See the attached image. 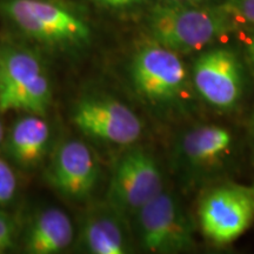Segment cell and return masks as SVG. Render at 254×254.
I'll return each mask as SVG.
<instances>
[{
	"label": "cell",
	"mask_w": 254,
	"mask_h": 254,
	"mask_svg": "<svg viewBox=\"0 0 254 254\" xmlns=\"http://www.w3.org/2000/svg\"><path fill=\"white\" fill-rule=\"evenodd\" d=\"M252 136H253V141H254V116H253V118H252Z\"/></svg>",
	"instance_id": "603a6c76"
},
{
	"label": "cell",
	"mask_w": 254,
	"mask_h": 254,
	"mask_svg": "<svg viewBox=\"0 0 254 254\" xmlns=\"http://www.w3.org/2000/svg\"><path fill=\"white\" fill-rule=\"evenodd\" d=\"M234 151V135L219 125H198L180 134L174 145L178 176L187 185L217 172Z\"/></svg>",
	"instance_id": "52a82bcc"
},
{
	"label": "cell",
	"mask_w": 254,
	"mask_h": 254,
	"mask_svg": "<svg viewBox=\"0 0 254 254\" xmlns=\"http://www.w3.org/2000/svg\"><path fill=\"white\" fill-rule=\"evenodd\" d=\"M72 119L84 134L114 145L134 144L142 133L139 117L113 98H84L75 105Z\"/></svg>",
	"instance_id": "ba28073f"
},
{
	"label": "cell",
	"mask_w": 254,
	"mask_h": 254,
	"mask_svg": "<svg viewBox=\"0 0 254 254\" xmlns=\"http://www.w3.org/2000/svg\"><path fill=\"white\" fill-rule=\"evenodd\" d=\"M234 19L220 7L165 2L152 8L148 26L155 43L179 53L202 50L233 28Z\"/></svg>",
	"instance_id": "6da1fadb"
},
{
	"label": "cell",
	"mask_w": 254,
	"mask_h": 254,
	"mask_svg": "<svg viewBox=\"0 0 254 254\" xmlns=\"http://www.w3.org/2000/svg\"><path fill=\"white\" fill-rule=\"evenodd\" d=\"M41 72L43 65L36 53L17 47L0 51V105Z\"/></svg>",
	"instance_id": "5bb4252c"
},
{
	"label": "cell",
	"mask_w": 254,
	"mask_h": 254,
	"mask_svg": "<svg viewBox=\"0 0 254 254\" xmlns=\"http://www.w3.org/2000/svg\"><path fill=\"white\" fill-rule=\"evenodd\" d=\"M99 166L86 144L69 140L60 145L51 165L49 178L53 187L66 198L82 200L93 192Z\"/></svg>",
	"instance_id": "30bf717a"
},
{
	"label": "cell",
	"mask_w": 254,
	"mask_h": 254,
	"mask_svg": "<svg viewBox=\"0 0 254 254\" xmlns=\"http://www.w3.org/2000/svg\"><path fill=\"white\" fill-rule=\"evenodd\" d=\"M131 77L136 92L155 106L179 109L190 99V79L183 60L158 43L135 53Z\"/></svg>",
	"instance_id": "7a4b0ae2"
},
{
	"label": "cell",
	"mask_w": 254,
	"mask_h": 254,
	"mask_svg": "<svg viewBox=\"0 0 254 254\" xmlns=\"http://www.w3.org/2000/svg\"><path fill=\"white\" fill-rule=\"evenodd\" d=\"M172 1H178V2H196V1H201V0H172Z\"/></svg>",
	"instance_id": "7402d4cb"
},
{
	"label": "cell",
	"mask_w": 254,
	"mask_h": 254,
	"mask_svg": "<svg viewBox=\"0 0 254 254\" xmlns=\"http://www.w3.org/2000/svg\"><path fill=\"white\" fill-rule=\"evenodd\" d=\"M14 227L8 215L0 213V253H4L13 246Z\"/></svg>",
	"instance_id": "ac0fdd59"
},
{
	"label": "cell",
	"mask_w": 254,
	"mask_h": 254,
	"mask_svg": "<svg viewBox=\"0 0 254 254\" xmlns=\"http://www.w3.org/2000/svg\"><path fill=\"white\" fill-rule=\"evenodd\" d=\"M2 11L26 36L49 44L81 45L91 31L80 17L45 0H6Z\"/></svg>",
	"instance_id": "277c9868"
},
{
	"label": "cell",
	"mask_w": 254,
	"mask_h": 254,
	"mask_svg": "<svg viewBox=\"0 0 254 254\" xmlns=\"http://www.w3.org/2000/svg\"><path fill=\"white\" fill-rule=\"evenodd\" d=\"M163 190V172L155 158L150 152L134 148L126 152L114 168L107 199L123 217H134Z\"/></svg>",
	"instance_id": "5b68a950"
},
{
	"label": "cell",
	"mask_w": 254,
	"mask_h": 254,
	"mask_svg": "<svg viewBox=\"0 0 254 254\" xmlns=\"http://www.w3.org/2000/svg\"><path fill=\"white\" fill-rule=\"evenodd\" d=\"M51 101V85L47 75L41 72L27 85L0 105L1 112L24 111V112L41 116L45 113Z\"/></svg>",
	"instance_id": "9a60e30c"
},
{
	"label": "cell",
	"mask_w": 254,
	"mask_h": 254,
	"mask_svg": "<svg viewBox=\"0 0 254 254\" xmlns=\"http://www.w3.org/2000/svg\"><path fill=\"white\" fill-rule=\"evenodd\" d=\"M247 55H249V58L254 67V34L250 38L249 43H247Z\"/></svg>",
	"instance_id": "ffe728a7"
},
{
	"label": "cell",
	"mask_w": 254,
	"mask_h": 254,
	"mask_svg": "<svg viewBox=\"0 0 254 254\" xmlns=\"http://www.w3.org/2000/svg\"><path fill=\"white\" fill-rule=\"evenodd\" d=\"M50 140V127L39 116L32 114L18 120L9 134L7 150L15 163L24 167L43 159Z\"/></svg>",
	"instance_id": "4fadbf2b"
},
{
	"label": "cell",
	"mask_w": 254,
	"mask_h": 254,
	"mask_svg": "<svg viewBox=\"0 0 254 254\" xmlns=\"http://www.w3.org/2000/svg\"><path fill=\"white\" fill-rule=\"evenodd\" d=\"M122 214L110 206L109 211L91 215L82 230V244L93 254H125L129 252L128 239Z\"/></svg>",
	"instance_id": "7c38bea8"
},
{
	"label": "cell",
	"mask_w": 254,
	"mask_h": 254,
	"mask_svg": "<svg viewBox=\"0 0 254 254\" xmlns=\"http://www.w3.org/2000/svg\"><path fill=\"white\" fill-rule=\"evenodd\" d=\"M199 225L209 241L219 246L234 243L254 221L251 189L222 185L209 190L200 200Z\"/></svg>",
	"instance_id": "8992f818"
},
{
	"label": "cell",
	"mask_w": 254,
	"mask_h": 254,
	"mask_svg": "<svg viewBox=\"0 0 254 254\" xmlns=\"http://www.w3.org/2000/svg\"><path fill=\"white\" fill-rule=\"evenodd\" d=\"M98 4L101 6H105V7L110 8H125L129 7V6H133L138 2H140L141 0H95Z\"/></svg>",
	"instance_id": "d6986e66"
},
{
	"label": "cell",
	"mask_w": 254,
	"mask_h": 254,
	"mask_svg": "<svg viewBox=\"0 0 254 254\" xmlns=\"http://www.w3.org/2000/svg\"><path fill=\"white\" fill-rule=\"evenodd\" d=\"M222 7L233 19L254 25V0H228Z\"/></svg>",
	"instance_id": "e0dca14e"
},
{
	"label": "cell",
	"mask_w": 254,
	"mask_h": 254,
	"mask_svg": "<svg viewBox=\"0 0 254 254\" xmlns=\"http://www.w3.org/2000/svg\"><path fill=\"white\" fill-rule=\"evenodd\" d=\"M142 249L150 253L189 252L195 247L194 228L179 199L168 190L134 215Z\"/></svg>",
	"instance_id": "3957f363"
},
{
	"label": "cell",
	"mask_w": 254,
	"mask_h": 254,
	"mask_svg": "<svg viewBox=\"0 0 254 254\" xmlns=\"http://www.w3.org/2000/svg\"><path fill=\"white\" fill-rule=\"evenodd\" d=\"M2 140H4V126H2L1 122H0V146L2 144Z\"/></svg>",
	"instance_id": "44dd1931"
},
{
	"label": "cell",
	"mask_w": 254,
	"mask_h": 254,
	"mask_svg": "<svg viewBox=\"0 0 254 254\" xmlns=\"http://www.w3.org/2000/svg\"><path fill=\"white\" fill-rule=\"evenodd\" d=\"M73 240L71 219L59 208H47L34 219L25 238L31 254H55L67 249Z\"/></svg>",
	"instance_id": "8fae6325"
},
{
	"label": "cell",
	"mask_w": 254,
	"mask_h": 254,
	"mask_svg": "<svg viewBox=\"0 0 254 254\" xmlns=\"http://www.w3.org/2000/svg\"><path fill=\"white\" fill-rule=\"evenodd\" d=\"M192 84L200 97L215 110L222 112L234 110L244 91L239 59L227 49L202 53L193 65Z\"/></svg>",
	"instance_id": "9c48e42d"
},
{
	"label": "cell",
	"mask_w": 254,
	"mask_h": 254,
	"mask_svg": "<svg viewBox=\"0 0 254 254\" xmlns=\"http://www.w3.org/2000/svg\"><path fill=\"white\" fill-rule=\"evenodd\" d=\"M251 192H252V195H253V201H254V186L251 189Z\"/></svg>",
	"instance_id": "cb8c5ba5"
},
{
	"label": "cell",
	"mask_w": 254,
	"mask_h": 254,
	"mask_svg": "<svg viewBox=\"0 0 254 254\" xmlns=\"http://www.w3.org/2000/svg\"><path fill=\"white\" fill-rule=\"evenodd\" d=\"M17 190V179L11 166L0 159V206L8 204Z\"/></svg>",
	"instance_id": "2e32d148"
}]
</instances>
